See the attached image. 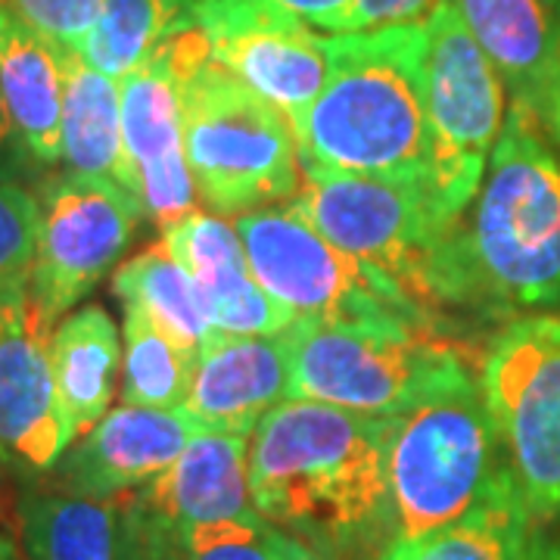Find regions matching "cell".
<instances>
[{
  "label": "cell",
  "mask_w": 560,
  "mask_h": 560,
  "mask_svg": "<svg viewBox=\"0 0 560 560\" xmlns=\"http://www.w3.org/2000/svg\"><path fill=\"white\" fill-rule=\"evenodd\" d=\"M545 121L511 103L470 209L433 259L436 312H560V156Z\"/></svg>",
  "instance_id": "6da1fadb"
},
{
  "label": "cell",
  "mask_w": 560,
  "mask_h": 560,
  "mask_svg": "<svg viewBox=\"0 0 560 560\" xmlns=\"http://www.w3.org/2000/svg\"><path fill=\"white\" fill-rule=\"evenodd\" d=\"M386 418L283 399L249 433V495L259 517L346 558L374 539L389 545Z\"/></svg>",
  "instance_id": "7a4b0ae2"
},
{
  "label": "cell",
  "mask_w": 560,
  "mask_h": 560,
  "mask_svg": "<svg viewBox=\"0 0 560 560\" xmlns=\"http://www.w3.org/2000/svg\"><path fill=\"white\" fill-rule=\"evenodd\" d=\"M293 135L302 172L427 190V22L327 35V79Z\"/></svg>",
  "instance_id": "3957f363"
},
{
  "label": "cell",
  "mask_w": 560,
  "mask_h": 560,
  "mask_svg": "<svg viewBox=\"0 0 560 560\" xmlns=\"http://www.w3.org/2000/svg\"><path fill=\"white\" fill-rule=\"evenodd\" d=\"M508 467L480 374L460 355L389 418V541L418 539L464 517Z\"/></svg>",
  "instance_id": "277c9868"
},
{
  "label": "cell",
  "mask_w": 560,
  "mask_h": 560,
  "mask_svg": "<svg viewBox=\"0 0 560 560\" xmlns=\"http://www.w3.org/2000/svg\"><path fill=\"white\" fill-rule=\"evenodd\" d=\"M184 153L209 212L237 219L300 190L293 125L212 57L187 72L180 88Z\"/></svg>",
  "instance_id": "5b68a950"
},
{
  "label": "cell",
  "mask_w": 560,
  "mask_h": 560,
  "mask_svg": "<svg viewBox=\"0 0 560 560\" xmlns=\"http://www.w3.org/2000/svg\"><path fill=\"white\" fill-rule=\"evenodd\" d=\"M290 399L396 418L464 352L436 330L377 320L296 318L287 330Z\"/></svg>",
  "instance_id": "8992f818"
},
{
  "label": "cell",
  "mask_w": 560,
  "mask_h": 560,
  "mask_svg": "<svg viewBox=\"0 0 560 560\" xmlns=\"http://www.w3.org/2000/svg\"><path fill=\"white\" fill-rule=\"evenodd\" d=\"M508 88L477 38L442 0L427 20V202L442 241L458 228L480 190L504 128Z\"/></svg>",
  "instance_id": "52a82bcc"
},
{
  "label": "cell",
  "mask_w": 560,
  "mask_h": 560,
  "mask_svg": "<svg viewBox=\"0 0 560 560\" xmlns=\"http://www.w3.org/2000/svg\"><path fill=\"white\" fill-rule=\"evenodd\" d=\"M234 231L259 287L293 320H377L433 330V318L399 283L324 241L290 200L243 212Z\"/></svg>",
  "instance_id": "ba28073f"
},
{
  "label": "cell",
  "mask_w": 560,
  "mask_h": 560,
  "mask_svg": "<svg viewBox=\"0 0 560 560\" xmlns=\"http://www.w3.org/2000/svg\"><path fill=\"white\" fill-rule=\"evenodd\" d=\"M480 383L533 521H560V312L508 320L482 355Z\"/></svg>",
  "instance_id": "9c48e42d"
},
{
  "label": "cell",
  "mask_w": 560,
  "mask_h": 560,
  "mask_svg": "<svg viewBox=\"0 0 560 560\" xmlns=\"http://www.w3.org/2000/svg\"><path fill=\"white\" fill-rule=\"evenodd\" d=\"M302 175L305 180L290 200L302 219L346 256L399 283L423 315L440 318L430 275L442 231L433 221L427 190L420 184L361 175Z\"/></svg>",
  "instance_id": "30bf717a"
},
{
  "label": "cell",
  "mask_w": 560,
  "mask_h": 560,
  "mask_svg": "<svg viewBox=\"0 0 560 560\" xmlns=\"http://www.w3.org/2000/svg\"><path fill=\"white\" fill-rule=\"evenodd\" d=\"M209 57L212 50L200 25L184 13L160 47L119 81L125 160L143 221L156 224L160 234L197 212V187L184 153L180 88L187 72Z\"/></svg>",
  "instance_id": "8fae6325"
},
{
  "label": "cell",
  "mask_w": 560,
  "mask_h": 560,
  "mask_svg": "<svg viewBox=\"0 0 560 560\" xmlns=\"http://www.w3.org/2000/svg\"><path fill=\"white\" fill-rule=\"evenodd\" d=\"M35 200L38 253L28 305L54 330L121 259L143 212L116 184L69 168L40 178Z\"/></svg>",
  "instance_id": "7c38bea8"
},
{
  "label": "cell",
  "mask_w": 560,
  "mask_h": 560,
  "mask_svg": "<svg viewBox=\"0 0 560 560\" xmlns=\"http://www.w3.org/2000/svg\"><path fill=\"white\" fill-rule=\"evenodd\" d=\"M180 3L209 40L212 60L296 125L327 79V38L275 0Z\"/></svg>",
  "instance_id": "4fadbf2b"
},
{
  "label": "cell",
  "mask_w": 560,
  "mask_h": 560,
  "mask_svg": "<svg viewBox=\"0 0 560 560\" xmlns=\"http://www.w3.org/2000/svg\"><path fill=\"white\" fill-rule=\"evenodd\" d=\"M50 334L32 305L0 327V467L20 477L50 474L75 442L50 368Z\"/></svg>",
  "instance_id": "5bb4252c"
},
{
  "label": "cell",
  "mask_w": 560,
  "mask_h": 560,
  "mask_svg": "<svg viewBox=\"0 0 560 560\" xmlns=\"http://www.w3.org/2000/svg\"><path fill=\"white\" fill-rule=\"evenodd\" d=\"M197 427L180 408L125 405L109 408L50 470L60 492L119 499L168 470Z\"/></svg>",
  "instance_id": "9a60e30c"
},
{
  "label": "cell",
  "mask_w": 560,
  "mask_h": 560,
  "mask_svg": "<svg viewBox=\"0 0 560 560\" xmlns=\"http://www.w3.org/2000/svg\"><path fill=\"white\" fill-rule=\"evenodd\" d=\"M290 399L283 334H221L200 346L197 374L180 411L197 430L249 436L275 405Z\"/></svg>",
  "instance_id": "2e32d148"
},
{
  "label": "cell",
  "mask_w": 560,
  "mask_h": 560,
  "mask_svg": "<svg viewBox=\"0 0 560 560\" xmlns=\"http://www.w3.org/2000/svg\"><path fill=\"white\" fill-rule=\"evenodd\" d=\"M162 243L200 290L212 330L283 334L293 315L259 287L234 224L215 212H190L162 231Z\"/></svg>",
  "instance_id": "e0dca14e"
},
{
  "label": "cell",
  "mask_w": 560,
  "mask_h": 560,
  "mask_svg": "<svg viewBox=\"0 0 560 560\" xmlns=\"http://www.w3.org/2000/svg\"><path fill=\"white\" fill-rule=\"evenodd\" d=\"M249 436L197 430L156 480L125 492L128 504L165 523L234 521L259 514L249 495Z\"/></svg>",
  "instance_id": "ac0fdd59"
},
{
  "label": "cell",
  "mask_w": 560,
  "mask_h": 560,
  "mask_svg": "<svg viewBox=\"0 0 560 560\" xmlns=\"http://www.w3.org/2000/svg\"><path fill=\"white\" fill-rule=\"evenodd\" d=\"M455 13L504 79L511 103L545 128L558 97V22L545 0H452Z\"/></svg>",
  "instance_id": "d6986e66"
},
{
  "label": "cell",
  "mask_w": 560,
  "mask_h": 560,
  "mask_svg": "<svg viewBox=\"0 0 560 560\" xmlns=\"http://www.w3.org/2000/svg\"><path fill=\"white\" fill-rule=\"evenodd\" d=\"M0 88L32 160L40 168L62 162V60L60 44L35 32L0 0Z\"/></svg>",
  "instance_id": "ffe728a7"
},
{
  "label": "cell",
  "mask_w": 560,
  "mask_h": 560,
  "mask_svg": "<svg viewBox=\"0 0 560 560\" xmlns=\"http://www.w3.org/2000/svg\"><path fill=\"white\" fill-rule=\"evenodd\" d=\"M300 539L259 514L234 521L165 523L119 495V560H290Z\"/></svg>",
  "instance_id": "44dd1931"
},
{
  "label": "cell",
  "mask_w": 560,
  "mask_h": 560,
  "mask_svg": "<svg viewBox=\"0 0 560 560\" xmlns=\"http://www.w3.org/2000/svg\"><path fill=\"white\" fill-rule=\"evenodd\" d=\"M60 60L62 162H66V168L109 180L135 197V180H131L125 143H121L119 81L88 66L75 47L60 44Z\"/></svg>",
  "instance_id": "7402d4cb"
},
{
  "label": "cell",
  "mask_w": 560,
  "mask_h": 560,
  "mask_svg": "<svg viewBox=\"0 0 560 560\" xmlns=\"http://www.w3.org/2000/svg\"><path fill=\"white\" fill-rule=\"evenodd\" d=\"M50 368L75 440L109 411L121 374V340L103 305L72 308L50 334Z\"/></svg>",
  "instance_id": "603a6c76"
},
{
  "label": "cell",
  "mask_w": 560,
  "mask_h": 560,
  "mask_svg": "<svg viewBox=\"0 0 560 560\" xmlns=\"http://www.w3.org/2000/svg\"><path fill=\"white\" fill-rule=\"evenodd\" d=\"M536 529L508 464L464 517L418 539L389 541L374 560H523Z\"/></svg>",
  "instance_id": "cb8c5ba5"
},
{
  "label": "cell",
  "mask_w": 560,
  "mask_h": 560,
  "mask_svg": "<svg viewBox=\"0 0 560 560\" xmlns=\"http://www.w3.org/2000/svg\"><path fill=\"white\" fill-rule=\"evenodd\" d=\"M25 560H119V499H88L60 489L20 501Z\"/></svg>",
  "instance_id": "d4e9b609"
},
{
  "label": "cell",
  "mask_w": 560,
  "mask_h": 560,
  "mask_svg": "<svg viewBox=\"0 0 560 560\" xmlns=\"http://www.w3.org/2000/svg\"><path fill=\"white\" fill-rule=\"evenodd\" d=\"M113 293L119 296L121 305L143 312L168 337L197 352L212 337V320L206 315L197 283L162 241L116 268Z\"/></svg>",
  "instance_id": "484cf974"
},
{
  "label": "cell",
  "mask_w": 560,
  "mask_h": 560,
  "mask_svg": "<svg viewBox=\"0 0 560 560\" xmlns=\"http://www.w3.org/2000/svg\"><path fill=\"white\" fill-rule=\"evenodd\" d=\"M121 401L147 408H180L197 374L200 352L168 337L143 312L125 305Z\"/></svg>",
  "instance_id": "4316f807"
},
{
  "label": "cell",
  "mask_w": 560,
  "mask_h": 560,
  "mask_svg": "<svg viewBox=\"0 0 560 560\" xmlns=\"http://www.w3.org/2000/svg\"><path fill=\"white\" fill-rule=\"evenodd\" d=\"M184 20L180 0H103L101 16L79 54L88 66L121 81Z\"/></svg>",
  "instance_id": "83f0119b"
},
{
  "label": "cell",
  "mask_w": 560,
  "mask_h": 560,
  "mask_svg": "<svg viewBox=\"0 0 560 560\" xmlns=\"http://www.w3.org/2000/svg\"><path fill=\"white\" fill-rule=\"evenodd\" d=\"M38 253V200L20 184L0 180V327L28 312Z\"/></svg>",
  "instance_id": "f1b7e54d"
},
{
  "label": "cell",
  "mask_w": 560,
  "mask_h": 560,
  "mask_svg": "<svg viewBox=\"0 0 560 560\" xmlns=\"http://www.w3.org/2000/svg\"><path fill=\"white\" fill-rule=\"evenodd\" d=\"M44 38L79 50L101 16L103 0H7Z\"/></svg>",
  "instance_id": "f546056e"
},
{
  "label": "cell",
  "mask_w": 560,
  "mask_h": 560,
  "mask_svg": "<svg viewBox=\"0 0 560 560\" xmlns=\"http://www.w3.org/2000/svg\"><path fill=\"white\" fill-rule=\"evenodd\" d=\"M442 0H355L346 32H374L389 25L427 22Z\"/></svg>",
  "instance_id": "4dcf8cb0"
},
{
  "label": "cell",
  "mask_w": 560,
  "mask_h": 560,
  "mask_svg": "<svg viewBox=\"0 0 560 560\" xmlns=\"http://www.w3.org/2000/svg\"><path fill=\"white\" fill-rule=\"evenodd\" d=\"M44 178V168L32 160L25 140L20 138L16 125L10 119V109L3 101V88H0V180L3 184H35L38 187Z\"/></svg>",
  "instance_id": "1f68e13d"
},
{
  "label": "cell",
  "mask_w": 560,
  "mask_h": 560,
  "mask_svg": "<svg viewBox=\"0 0 560 560\" xmlns=\"http://www.w3.org/2000/svg\"><path fill=\"white\" fill-rule=\"evenodd\" d=\"M275 3L327 35L346 32L352 7H355V0H275Z\"/></svg>",
  "instance_id": "d6a6232c"
},
{
  "label": "cell",
  "mask_w": 560,
  "mask_h": 560,
  "mask_svg": "<svg viewBox=\"0 0 560 560\" xmlns=\"http://www.w3.org/2000/svg\"><path fill=\"white\" fill-rule=\"evenodd\" d=\"M523 560H560V536L558 539H551V536L545 533V526H539L533 541H529V551H526V558Z\"/></svg>",
  "instance_id": "836d02e7"
},
{
  "label": "cell",
  "mask_w": 560,
  "mask_h": 560,
  "mask_svg": "<svg viewBox=\"0 0 560 560\" xmlns=\"http://www.w3.org/2000/svg\"><path fill=\"white\" fill-rule=\"evenodd\" d=\"M0 560H25L22 558V551L13 545V539L0 529Z\"/></svg>",
  "instance_id": "e575fe53"
},
{
  "label": "cell",
  "mask_w": 560,
  "mask_h": 560,
  "mask_svg": "<svg viewBox=\"0 0 560 560\" xmlns=\"http://www.w3.org/2000/svg\"><path fill=\"white\" fill-rule=\"evenodd\" d=\"M548 131L555 135V143H558L560 150V88L558 97H555V106H551V116H548Z\"/></svg>",
  "instance_id": "d590c367"
},
{
  "label": "cell",
  "mask_w": 560,
  "mask_h": 560,
  "mask_svg": "<svg viewBox=\"0 0 560 560\" xmlns=\"http://www.w3.org/2000/svg\"><path fill=\"white\" fill-rule=\"evenodd\" d=\"M290 560H330L327 555H320L318 548H312V545H305V541H300V548H296V555Z\"/></svg>",
  "instance_id": "8d00e7d4"
},
{
  "label": "cell",
  "mask_w": 560,
  "mask_h": 560,
  "mask_svg": "<svg viewBox=\"0 0 560 560\" xmlns=\"http://www.w3.org/2000/svg\"><path fill=\"white\" fill-rule=\"evenodd\" d=\"M555 22H558V66H560V3H558V10H555Z\"/></svg>",
  "instance_id": "74e56055"
},
{
  "label": "cell",
  "mask_w": 560,
  "mask_h": 560,
  "mask_svg": "<svg viewBox=\"0 0 560 560\" xmlns=\"http://www.w3.org/2000/svg\"><path fill=\"white\" fill-rule=\"evenodd\" d=\"M558 3L560 0H545V7H548V10H558Z\"/></svg>",
  "instance_id": "f35d334b"
}]
</instances>
